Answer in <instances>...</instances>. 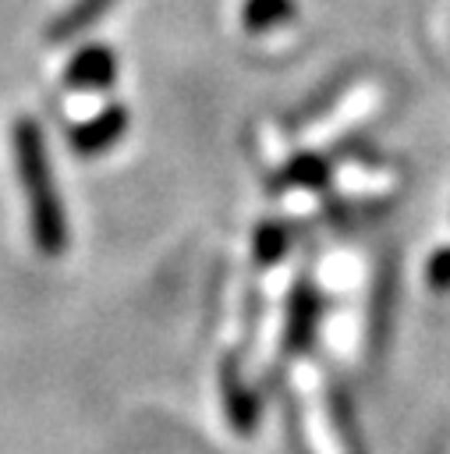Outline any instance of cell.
Returning a JSON list of instances; mask_svg holds the SVG:
<instances>
[{
    "label": "cell",
    "instance_id": "52a82bcc",
    "mask_svg": "<svg viewBox=\"0 0 450 454\" xmlns=\"http://www.w3.org/2000/svg\"><path fill=\"white\" fill-rule=\"evenodd\" d=\"M283 340H287V312H283L280 305H269V309H266V319H262V326H259L255 348H252V365H255L259 372H266V369L276 362Z\"/></svg>",
    "mask_w": 450,
    "mask_h": 454
},
{
    "label": "cell",
    "instance_id": "7c38bea8",
    "mask_svg": "<svg viewBox=\"0 0 450 454\" xmlns=\"http://www.w3.org/2000/svg\"><path fill=\"white\" fill-rule=\"evenodd\" d=\"M291 181L301 184V188H315L319 181H326V163L315 153H305L301 160L291 163Z\"/></svg>",
    "mask_w": 450,
    "mask_h": 454
},
{
    "label": "cell",
    "instance_id": "7a4b0ae2",
    "mask_svg": "<svg viewBox=\"0 0 450 454\" xmlns=\"http://www.w3.org/2000/svg\"><path fill=\"white\" fill-rule=\"evenodd\" d=\"M294 390L301 397V426H305L308 450L312 454H347L340 447V436H337V426H333V415H330V404H326V390H322L319 369L308 365V362H298L294 365Z\"/></svg>",
    "mask_w": 450,
    "mask_h": 454
},
{
    "label": "cell",
    "instance_id": "6da1fadb",
    "mask_svg": "<svg viewBox=\"0 0 450 454\" xmlns=\"http://www.w3.org/2000/svg\"><path fill=\"white\" fill-rule=\"evenodd\" d=\"M11 149H14V167L18 181L25 188L28 202V220H32V238L43 255H60L67 245V216L64 202L57 195L53 174H50V156L43 131L32 117H18L11 128Z\"/></svg>",
    "mask_w": 450,
    "mask_h": 454
},
{
    "label": "cell",
    "instance_id": "5bb4252c",
    "mask_svg": "<svg viewBox=\"0 0 450 454\" xmlns=\"http://www.w3.org/2000/svg\"><path fill=\"white\" fill-rule=\"evenodd\" d=\"M99 110H103V106H99V99H96L92 92H74V96L67 99V114H71L78 124H81V121H89V117H92V114H99Z\"/></svg>",
    "mask_w": 450,
    "mask_h": 454
},
{
    "label": "cell",
    "instance_id": "9c48e42d",
    "mask_svg": "<svg viewBox=\"0 0 450 454\" xmlns=\"http://www.w3.org/2000/svg\"><path fill=\"white\" fill-rule=\"evenodd\" d=\"M294 18V0H244L241 21L248 32H273Z\"/></svg>",
    "mask_w": 450,
    "mask_h": 454
},
{
    "label": "cell",
    "instance_id": "3957f363",
    "mask_svg": "<svg viewBox=\"0 0 450 454\" xmlns=\"http://www.w3.org/2000/svg\"><path fill=\"white\" fill-rule=\"evenodd\" d=\"M376 106H379V89H376L372 82L354 85V89H351L344 99H337L315 124H308V128L301 131V145H305V153H319V149L333 145L340 135H347L351 128H358Z\"/></svg>",
    "mask_w": 450,
    "mask_h": 454
},
{
    "label": "cell",
    "instance_id": "30bf717a",
    "mask_svg": "<svg viewBox=\"0 0 450 454\" xmlns=\"http://www.w3.org/2000/svg\"><path fill=\"white\" fill-rule=\"evenodd\" d=\"M337 184L344 188V192H354V195H376V192H386L390 184H393V177L390 174H372L369 167H344L340 174H337Z\"/></svg>",
    "mask_w": 450,
    "mask_h": 454
},
{
    "label": "cell",
    "instance_id": "4fadbf2b",
    "mask_svg": "<svg viewBox=\"0 0 450 454\" xmlns=\"http://www.w3.org/2000/svg\"><path fill=\"white\" fill-rule=\"evenodd\" d=\"M425 280L432 291H450V245L446 248H436L425 262Z\"/></svg>",
    "mask_w": 450,
    "mask_h": 454
},
{
    "label": "cell",
    "instance_id": "5b68a950",
    "mask_svg": "<svg viewBox=\"0 0 450 454\" xmlns=\"http://www.w3.org/2000/svg\"><path fill=\"white\" fill-rule=\"evenodd\" d=\"M124 128H128V110H124L120 103H113V106H103L99 114H92L89 121L74 124V131H71V145H74L78 153L96 156V153L110 149V145L124 135Z\"/></svg>",
    "mask_w": 450,
    "mask_h": 454
},
{
    "label": "cell",
    "instance_id": "8fae6325",
    "mask_svg": "<svg viewBox=\"0 0 450 454\" xmlns=\"http://www.w3.org/2000/svg\"><path fill=\"white\" fill-rule=\"evenodd\" d=\"M287 248H291V234L287 227L280 223H262L255 231V255L262 262H283L287 259Z\"/></svg>",
    "mask_w": 450,
    "mask_h": 454
},
{
    "label": "cell",
    "instance_id": "277c9868",
    "mask_svg": "<svg viewBox=\"0 0 450 454\" xmlns=\"http://www.w3.org/2000/svg\"><path fill=\"white\" fill-rule=\"evenodd\" d=\"M113 78H117V60H113V53L106 46H85V50H78L71 57L67 71H64V82L74 92H99Z\"/></svg>",
    "mask_w": 450,
    "mask_h": 454
},
{
    "label": "cell",
    "instance_id": "8992f818",
    "mask_svg": "<svg viewBox=\"0 0 450 454\" xmlns=\"http://www.w3.org/2000/svg\"><path fill=\"white\" fill-rule=\"evenodd\" d=\"M223 408H227V419L237 433H252L255 429V419H259V397L241 383V376L234 372V365L223 369Z\"/></svg>",
    "mask_w": 450,
    "mask_h": 454
},
{
    "label": "cell",
    "instance_id": "ba28073f",
    "mask_svg": "<svg viewBox=\"0 0 450 454\" xmlns=\"http://www.w3.org/2000/svg\"><path fill=\"white\" fill-rule=\"evenodd\" d=\"M110 4H113V0H71V7L50 21V32H46V35H50L53 43H64V39L78 35L81 28H89L96 18H103Z\"/></svg>",
    "mask_w": 450,
    "mask_h": 454
}]
</instances>
